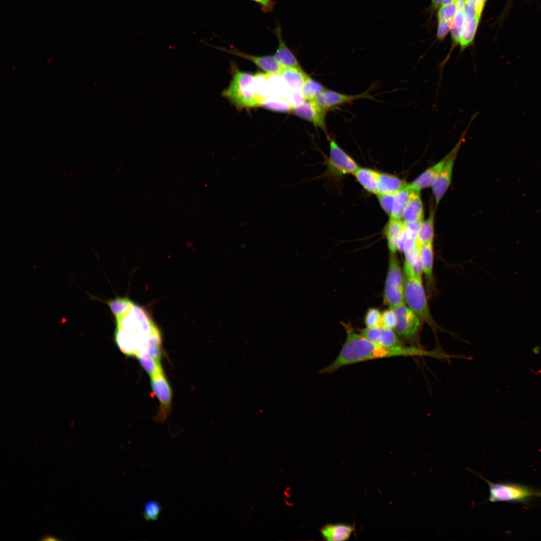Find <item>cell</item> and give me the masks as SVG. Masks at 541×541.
Wrapping results in <instances>:
<instances>
[{"label": "cell", "mask_w": 541, "mask_h": 541, "mask_svg": "<svg viewBox=\"0 0 541 541\" xmlns=\"http://www.w3.org/2000/svg\"><path fill=\"white\" fill-rule=\"evenodd\" d=\"M115 319V341L127 356L137 357L161 336L148 311L135 304Z\"/></svg>", "instance_id": "cell-1"}, {"label": "cell", "mask_w": 541, "mask_h": 541, "mask_svg": "<svg viewBox=\"0 0 541 541\" xmlns=\"http://www.w3.org/2000/svg\"><path fill=\"white\" fill-rule=\"evenodd\" d=\"M411 346L403 345L388 349L365 338L351 328H346V338L336 358L321 373H333L339 369L351 364L372 359L397 356H412Z\"/></svg>", "instance_id": "cell-2"}, {"label": "cell", "mask_w": 541, "mask_h": 541, "mask_svg": "<svg viewBox=\"0 0 541 541\" xmlns=\"http://www.w3.org/2000/svg\"><path fill=\"white\" fill-rule=\"evenodd\" d=\"M403 275L405 303L421 320L434 328L436 325L430 314L421 275L405 261Z\"/></svg>", "instance_id": "cell-3"}, {"label": "cell", "mask_w": 541, "mask_h": 541, "mask_svg": "<svg viewBox=\"0 0 541 541\" xmlns=\"http://www.w3.org/2000/svg\"><path fill=\"white\" fill-rule=\"evenodd\" d=\"M232 79L228 86L222 92V95L232 104L239 109H249L260 106L252 90L251 73L233 68Z\"/></svg>", "instance_id": "cell-4"}, {"label": "cell", "mask_w": 541, "mask_h": 541, "mask_svg": "<svg viewBox=\"0 0 541 541\" xmlns=\"http://www.w3.org/2000/svg\"><path fill=\"white\" fill-rule=\"evenodd\" d=\"M384 301L391 309L405 303L403 271L395 253H390L389 257L384 287Z\"/></svg>", "instance_id": "cell-5"}, {"label": "cell", "mask_w": 541, "mask_h": 541, "mask_svg": "<svg viewBox=\"0 0 541 541\" xmlns=\"http://www.w3.org/2000/svg\"><path fill=\"white\" fill-rule=\"evenodd\" d=\"M478 476L489 486L488 500L490 502H525L535 496V491L526 486L516 483H494L480 475Z\"/></svg>", "instance_id": "cell-6"}, {"label": "cell", "mask_w": 541, "mask_h": 541, "mask_svg": "<svg viewBox=\"0 0 541 541\" xmlns=\"http://www.w3.org/2000/svg\"><path fill=\"white\" fill-rule=\"evenodd\" d=\"M392 309L397 317L395 332L398 336L413 343V346L420 348L417 344V338L420 330L421 319L405 303Z\"/></svg>", "instance_id": "cell-7"}, {"label": "cell", "mask_w": 541, "mask_h": 541, "mask_svg": "<svg viewBox=\"0 0 541 541\" xmlns=\"http://www.w3.org/2000/svg\"><path fill=\"white\" fill-rule=\"evenodd\" d=\"M477 113H475L474 115L471 117L467 128L462 133L460 139L453 149L449 152V156L443 169L431 186L436 207L446 192L451 184L453 166L457 155L467 131L471 123L477 116Z\"/></svg>", "instance_id": "cell-8"}, {"label": "cell", "mask_w": 541, "mask_h": 541, "mask_svg": "<svg viewBox=\"0 0 541 541\" xmlns=\"http://www.w3.org/2000/svg\"><path fill=\"white\" fill-rule=\"evenodd\" d=\"M329 140V172L337 176L354 173L359 168L356 162L334 140Z\"/></svg>", "instance_id": "cell-9"}, {"label": "cell", "mask_w": 541, "mask_h": 541, "mask_svg": "<svg viewBox=\"0 0 541 541\" xmlns=\"http://www.w3.org/2000/svg\"><path fill=\"white\" fill-rule=\"evenodd\" d=\"M151 378L150 384L153 393L160 403V417L164 419L171 410L172 392L169 384L164 373L160 374Z\"/></svg>", "instance_id": "cell-10"}, {"label": "cell", "mask_w": 541, "mask_h": 541, "mask_svg": "<svg viewBox=\"0 0 541 541\" xmlns=\"http://www.w3.org/2000/svg\"><path fill=\"white\" fill-rule=\"evenodd\" d=\"M292 112L297 116L312 123L317 127L327 132L326 116L328 110L318 104L313 100H306L299 106L293 109Z\"/></svg>", "instance_id": "cell-11"}, {"label": "cell", "mask_w": 541, "mask_h": 541, "mask_svg": "<svg viewBox=\"0 0 541 541\" xmlns=\"http://www.w3.org/2000/svg\"><path fill=\"white\" fill-rule=\"evenodd\" d=\"M361 335L369 341L386 348L390 349L402 345L394 330L383 327L367 328L362 331Z\"/></svg>", "instance_id": "cell-12"}, {"label": "cell", "mask_w": 541, "mask_h": 541, "mask_svg": "<svg viewBox=\"0 0 541 541\" xmlns=\"http://www.w3.org/2000/svg\"><path fill=\"white\" fill-rule=\"evenodd\" d=\"M217 49L251 62L266 73H279L282 67L275 60L273 56H255L242 52L233 46L229 49L215 47Z\"/></svg>", "instance_id": "cell-13"}, {"label": "cell", "mask_w": 541, "mask_h": 541, "mask_svg": "<svg viewBox=\"0 0 541 541\" xmlns=\"http://www.w3.org/2000/svg\"><path fill=\"white\" fill-rule=\"evenodd\" d=\"M370 98L371 97L369 95L368 91L357 95H351L340 93L327 89L313 100L328 111L329 109L355 100Z\"/></svg>", "instance_id": "cell-14"}, {"label": "cell", "mask_w": 541, "mask_h": 541, "mask_svg": "<svg viewBox=\"0 0 541 541\" xmlns=\"http://www.w3.org/2000/svg\"><path fill=\"white\" fill-rule=\"evenodd\" d=\"M272 32L278 41V46L273 57L282 68L301 67L293 51L288 47L284 41L281 25L277 23Z\"/></svg>", "instance_id": "cell-15"}, {"label": "cell", "mask_w": 541, "mask_h": 541, "mask_svg": "<svg viewBox=\"0 0 541 541\" xmlns=\"http://www.w3.org/2000/svg\"><path fill=\"white\" fill-rule=\"evenodd\" d=\"M449 152L442 159L431 167L426 169L409 185L414 190L421 189L431 186L443 169L449 156Z\"/></svg>", "instance_id": "cell-16"}, {"label": "cell", "mask_w": 541, "mask_h": 541, "mask_svg": "<svg viewBox=\"0 0 541 541\" xmlns=\"http://www.w3.org/2000/svg\"><path fill=\"white\" fill-rule=\"evenodd\" d=\"M355 529V525L346 523H327L320 529L325 540H346L350 539Z\"/></svg>", "instance_id": "cell-17"}, {"label": "cell", "mask_w": 541, "mask_h": 541, "mask_svg": "<svg viewBox=\"0 0 541 541\" xmlns=\"http://www.w3.org/2000/svg\"><path fill=\"white\" fill-rule=\"evenodd\" d=\"M279 74L291 90L302 91L309 77L301 67L282 68Z\"/></svg>", "instance_id": "cell-18"}, {"label": "cell", "mask_w": 541, "mask_h": 541, "mask_svg": "<svg viewBox=\"0 0 541 541\" xmlns=\"http://www.w3.org/2000/svg\"><path fill=\"white\" fill-rule=\"evenodd\" d=\"M423 215L424 210L420 191L413 189L410 200L403 212V221L405 223L423 221Z\"/></svg>", "instance_id": "cell-19"}, {"label": "cell", "mask_w": 541, "mask_h": 541, "mask_svg": "<svg viewBox=\"0 0 541 541\" xmlns=\"http://www.w3.org/2000/svg\"><path fill=\"white\" fill-rule=\"evenodd\" d=\"M433 242L421 245L418 248L422 272L424 274L428 285H431L433 281L434 252Z\"/></svg>", "instance_id": "cell-20"}, {"label": "cell", "mask_w": 541, "mask_h": 541, "mask_svg": "<svg viewBox=\"0 0 541 541\" xmlns=\"http://www.w3.org/2000/svg\"><path fill=\"white\" fill-rule=\"evenodd\" d=\"M404 228V223L401 219L390 218L384 232L390 253H396L398 250V241Z\"/></svg>", "instance_id": "cell-21"}, {"label": "cell", "mask_w": 541, "mask_h": 541, "mask_svg": "<svg viewBox=\"0 0 541 541\" xmlns=\"http://www.w3.org/2000/svg\"><path fill=\"white\" fill-rule=\"evenodd\" d=\"M353 174L366 190L378 194L379 172L371 169L358 168Z\"/></svg>", "instance_id": "cell-22"}, {"label": "cell", "mask_w": 541, "mask_h": 541, "mask_svg": "<svg viewBox=\"0 0 541 541\" xmlns=\"http://www.w3.org/2000/svg\"><path fill=\"white\" fill-rule=\"evenodd\" d=\"M407 184L396 176L379 173L378 194L396 193Z\"/></svg>", "instance_id": "cell-23"}, {"label": "cell", "mask_w": 541, "mask_h": 541, "mask_svg": "<svg viewBox=\"0 0 541 541\" xmlns=\"http://www.w3.org/2000/svg\"><path fill=\"white\" fill-rule=\"evenodd\" d=\"M413 189L409 184H407L395 193L393 205L390 217L401 219L404 210L411 198Z\"/></svg>", "instance_id": "cell-24"}, {"label": "cell", "mask_w": 541, "mask_h": 541, "mask_svg": "<svg viewBox=\"0 0 541 541\" xmlns=\"http://www.w3.org/2000/svg\"><path fill=\"white\" fill-rule=\"evenodd\" d=\"M434 211L430 212L429 217L423 220L416 238L417 247L418 248L424 244L433 241L434 234Z\"/></svg>", "instance_id": "cell-25"}, {"label": "cell", "mask_w": 541, "mask_h": 541, "mask_svg": "<svg viewBox=\"0 0 541 541\" xmlns=\"http://www.w3.org/2000/svg\"><path fill=\"white\" fill-rule=\"evenodd\" d=\"M252 85L254 96L261 106L263 102L270 96L266 73H257L254 75Z\"/></svg>", "instance_id": "cell-26"}, {"label": "cell", "mask_w": 541, "mask_h": 541, "mask_svg": "<svg viewBox=\"0 0 541 541\" xmlns=\"http://www.w3.org/2000/svg\"><path fill=\"white\" fill-rule=\"evenodd\" d=\"M266 74L270 96L285 99L290 89L281 75L279 73Z\"/></svg>", "instance_id": "cell-27"}, {"label": "cell", "mask_w": 541, "mask_h": 541, "mask_svg": "<svg viewBox=\"0 0 541 541\" xmlns=\"http://www.w3.org/2000/svg\"><path fill=\"white\" fill-rule=\"evenodd\" d=\"M480 17L477 16L471 21L463 23L460 37V45L462 50L472 44Z\"/></svg>", "instance_id": "cell-28"}, {"label": "cell", "mask_w": 541, "mask_h": 541, "mask_svg": "<svg viewBox=\"0 0 541 541\" xmlns=\"http://www.w3.org/2000/svg\"><path fill=\"white\" fill-rule=\"evenodd\" d=\"M105 302L108 306L114 318L125 312L134 304L127 297H116L105 301Z\"/></svg>", "instance_id": "cell-29"}, {"label": "cell", "mask_w": 541, "mask_h": 541, "mask_svg": "<svg viewBox=\"0 0 541 541\" xmlns=\"http://www.w3.org/2000/svg\"><path fill=\"white\" fill-rule=\"evenodd\" d=\"M327 89L310 77L307 79L302 92L306 100H314Z\"/></svg>", "instance_id": "cell-30"}, {"label": "cell", "mask_w": 541, "mask_h": 541, "mask_svg": "<svg viewBox=\"0 0 541 541\" xmlns=\"http://www.w3.org/2000/svg\"><path fill=\"white\" fill-rule=\"evenodd\" d=\"M261 106L268 110L277 112L286 113L292 111V107L285 99L272 96L266 98Z\"/></svg>", "instance_id": "cell-31"}, {"label": "cell", "mask_w": 541, "mask_h": 541, "mask_svg": "<svg viewBox=\"0 0 541 541\" xmlns=\"http://www.w3.org/2000/svg\"><path fill=\"white\" fill-rule=\"evenodd\" d=\"M137 358L141 366L150 377L164 373L161 362L144 355H139Z\"/></svg>", "instance_id": "cell-32"}, {"label": "cell", "mask_w": 541, "mask_h": 541, "mask_svg": "<svg viewBox=\"0 0 541 541\" xmlns=\"http://www.w3.org/2000/svg\"><path fill=\"white\" fill-rule=\"evenodd\" d=\"M161 509V505L157 501L149 500L145 504L143 517L146 520H156L159 517Z\"/></svg>", "instance_id": "cell-33"}, {"label": "cell", "mask_w": 541, "mask_h": 541, "mask_svg": "<svg viewBox=\"0 0 541 541\" xmlns=\"http://www.w3.org/2000/svg\"><path fill=\"white\" fill-rule=\"evenodd\" d=\"M365 323L368 328L381 327V313L377 309H369L365 315Z\"/></svg>", "instance_id": "cell-34"}, {"label": "cell", "mask_w": 541, "mask_h": 541, "mask_svg": "<svg viewBox=\"0 0 541 541\" xmlns=\"http://www.w3.org/2000/svg\"><path fill=\"white\" fill-rule=\"evenodd\" d=\"M457 10L455 2L442 5L438 13V21L449 22L453 20Z\"/></svg>", "instance_id": "cell-35"}, {"label": "cell", "mask_w": 541, "mask_h": 541, "mask_svg": "<svg viewBox=\"0 0 541 541\" xmlns=\"http://www.w3.org/2000/svg\"><path fill=\"white\" fill-rule=\"evenodd\" d=\"M396 322V315L393 309L389 308L381 313V327L394 330Z\"/></svg>", "instance_id": "cell-36"}, {"label": "cell", "mask_w": 541, "mask_h": 541, "mask_svg": "<svg viewBox=\"0 0 541 541\" xmlns=\"http://www.w3.org/2000/svg\"><path fill=\"white\" fill-rule=\"evenodd\" d=\"M285 99L291 106L292 110L301 105L306 100L302 91L291 90L288 93Z\"/></svg>", "instance_id": "cell-37"}, {"label": "cell", "mask_w": 541, "mask_h": 541, "mask_svg": "<svg viewBox=\"0 0 541 541\" xmlns=\"http://www.w3.org/2000/svg\"><path fill=\"white\" fill-rule=\"evenodd\" d=\"M463 11L464 23L471 21L477 16H481L477 14L476 5L473 0H465Z\"/></svg>", "instance_id": "cell-38"}, {"label": "cell", "mask_w": 541, "mask_h": 541, "mask_svg": "<svg viewBox=\"0 0 541 541\" xmlns=\"http://www.w3.org/2000/svg\"><path fill=\"white\" fill-rule=\"evenodd\" d=\"M395 193L379 195V200L384 211L390 215L393 205Z\"/></svg>", "instance_id": "cell-39"}, {"label": "cell", "mask_w": 541, "mask_h": 541, "mask_svg": "<svg viewBox=\"0 0 541 541\" xmlns=\"http://www.w3.org/2000/svg\"><path fill=\"white\" fill-rule=\"evenodd\" d=\"M453 20L449 22L438 21L437 36L438 39L442 40L446 36L450 29L453 26Z\"/></svg>", "instance_id": "cell-40"}, {"label": "cell", "mask_w": 541, "mask_h": 541, "mask_svg": "<svg viewBox=\"0 0 541 541\" xmlns=\"http://www.w3.org/2000/svg\"><path fill=\"white\" fill-rule=\"evenodd\" d=\"M256 4L260 8V10L265 13H271L273 11L276 5V2L274 0H250Z\"/></svg>", "instance_id": "cell-41"}, {"label": "cell", "mask_w": 541, "mask_h": 541, "mask_svg": "<svg viewBox=\"0 0 541 541\" xmlns=\"http://www.w3.org/2000/svg\"><path fill=\"white\" fill-rule=\"evenodd\" d=\"M422 221L404 223V228L408 235L416 239L418 230Z\"/></svg>", "instance_id": "cell-42"}, {"label": "cell", "mask_w": 541, "mask_h": 541, "mask_svg": "<svg viewBox=\"0 0 541 541\" xmlns=\"http://www.w3.org/2000/svg\"><path fill=\"white\" fill-rule=\"evenodd\" d=\"M463 23L464 16L463 8H457L455 16L453 18L452 28L461 29Z\"/></svg>", "instance_id": "cell-43"}, {"label": "cell", "mask_w": 541, "mask_h": 541, "mask_svg": "<svg viewBox=\"0 0 541 541\" xmlns=\"http://www.w3.org/2000/svg\"><path fill=\"white\" fill-rule=\"evenodd\" d=\"M476 5L477 14L479 15H481L483 9L484 7L486 0H473Z\"/></svg>", "instance_id": "cell-44"}, {"label": "cell", "mask_w": 541, "mask_h": 541, "mask_svg": "<svg viewBox=\"0 0 541 541\" xmlns=\"http://www.w3.org/2000/svg\"><path fill=\"white\" fill-rule=\"evenodd\" d=\"M443 0H432V4L435 9L438 8L442 5Z\"/></svg>", "instance_id": "cell-45"}, {"label": "cell", "mask_w": 541, "mask_h": 541, "mask_svg": "<svg viewBox=\"0 0 541 541\" xmlns=\"http://www.w3.org/2000/svg\"><path fill=\"white\" fill-rule=\"evenodd\" d=\"M455 0H443L442 5H447L454 2Z\"/></svg>", "instance_id": "cell-46"}, {"label": "cell", "mask_w": 541, "mask_h": 541, "mask_svg": "<svg viewBox=\"0 0 541 541\" xmlns=\"http://www.w3.org/2000/svg\"><path fill=\"white\" fill-rule=\"evenodd\" d=\"M535 496L541 497V490L535 491Z\"/></svg>", "instance_id": "cell-47"}, {"label": "cell", "mask_w": 541, "mask_h": 541, "mask_svg": "<svg viewBox=\"0 0 541 541\" xmlns=\"http://www.w3.org/2000/svg\"><path fill=\"white\" fill-rule=\"evenodd\" d=\"M510 1H511V0H509V5H510Z\"/></svg>", "instance_id": "cell-48"}]
</instances>
